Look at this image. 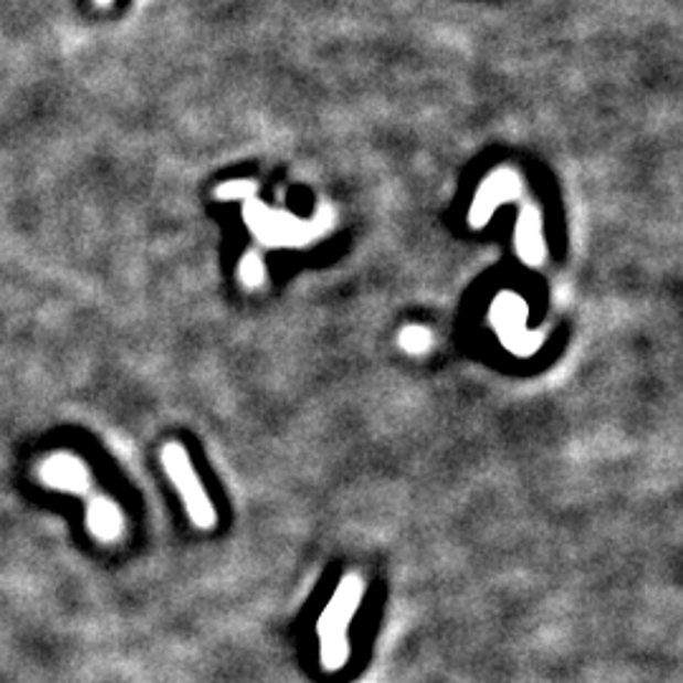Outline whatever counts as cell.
I'll use <instances>...</instances> for the list:
<instances>
[{"mask_svg": "<svg viewBox=\"0 0 683 683\" xmlns=\"http://www.w3.org/2000/svg\"><path fill=\"white\" fill-rule=\"evenodd\" d=\"M362 598H365V580L360 575L350 573L337 587L332 600L327 602V608L317 622V636L322 643V665L324 671H342L350 659V641L348 630L354 618V612L360 610Z\"/></svg>", "mask_w": 683, "mask_h": 683, "instance_id": "cell-1", "label": "cell"}, {"mask_svg": "<svg viewBox=\"0 0 683 683\" xmlns=\"http://www.w3.org/2000/svg\"><path fill=\"white\" fill-rule=\"evenodd\" d=\"M428 340L430 334L426 330H418V327H410V330H405L403 337H401V344L408 352H420L428 348Z\"/></svg>", "mask_w": 683, "mask_h": 683, "instance_id": "cell-3", "label": "cell"}, {"mask_svg": "<svg viewBox=\"0 0 683 683\" xmlns=\"http://www.w3.org/2000/svg\"><path fill=\"white\" fill-rule=\"evenodd\" d=\"M160 461L162 469L168 473V479L172 481V487L180 491V497L185 501L190 522H193L198 530H213L215 509L205 494L201 479H198V473L193 471V463H190L185 446L178 444V440H170V444L162 446Z\"/></svg>", "mask_w": 683, "mask_h": 683, "instance_id": "cell-2", "label": "cell"}, {"mask_svg": "<svg viewBox=\"0 0 683 683\" xmlns=\"http://www.w3.org/2000/svg\"><path fill=\"white\" fill-rule=\"evenodd\" d=\"M111 3H115V0H94V6L97 8H109Z\"/></svg>", "mask_w": 683, "mask_h": 683, "instance_id": "cell-4", "label": "cell"}]
</instances>
